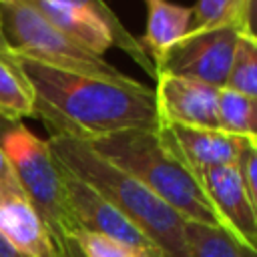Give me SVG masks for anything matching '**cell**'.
<instances>
[{"label": "cell", "mask_w": 257, "mask_h": 257, "mask_svg": "<svg viewBox=\"0 0 257 257\" xmlns=\"http://www.w3.org/2000/svg\"><path fill=\"white\" fill-rule=\"evenodd\" d=\"M34 92V116L52 135L94 141L128 128H157L155 90L131 76L52 68L12 52Z\"/></svg>", "instance_id": "6da1fadb"}, {"label": "cell", "mask_w": 257, "mask_h": 257, "mask_svg": "<svg viewBox=\"0 0 257 257\" xmlns=\"http://www.w3.org/2000/svg\"><path fill=\"white\" fill-rule=\"evenodd\" d=\"M46 143L54 161L120 211L155 245L161 257H187L185 219L141 181L100 157L86 141L50 135Z\"/></svg>", "instance_id": "7a4b0ae2"}, {"label": "cell", "mask_w": 257, "mask_h": 257, "mask_svg": "<svg viewBox=\"0 0 257 257\" xmlns=\"http://www.w3.org/2000/svg\"><path fill=\"white\" fill-rule=\"evenodd\" d=\"M86 143L100 157L141 181L185 221L219 225L199 177L183 159L165 124L118 131Z\"/></svg>", "instance_id": "3957f363"}, {"label": "cell", "mask_w": 257, "mask_h": 257, "mask_svg": "<svg viewBox=\"0 0 257 257\" xmlns=\"http://www.w3.org/2000/svg\"><path fill=\"white\" fill-rule=\"evenodd\" d=\"M0 149L12 167L22 195L58 245L74 231V223L66 207L62 173L48 143L26 128L22 120H0Z\"/></svg>", "instance_id": "277c9868"}, {"label": "cell", "mask_w": 257, "mask_h": 257, "mask_svg": "<svg viewBox=\"0 0 257 257\" xmlns=\"http://www.w3.org/2000/svg\"><path fill=\"white\" fill-rule=\"evenodd\" d=\"M0 32L12 52L46 66L94 76H124L100 54L52 26L30 4H0Z\"/></svg>", "instance_id": "5b68a950"}, {"label": "cell", "mask_w": 257, "mask_h": 257, "mask_svg": "<svg viewBox=\"0 0 257 257\" xmlns=\"http://www.w3.org/2000/svg\"><path fill=\"white\" fill-rule=\"evenodd\" d=\"M241 32L245 30L231 24L205 30H189L155 62V76L161 72L177 74L201 80L215 88H223Z\"/></svg>", "instance_id": "8992f818"}, {"label": "cell", "mask_w": 257, "mask_h": 257, "mask_svg": "<svg viewBox=\"0 0 257 257\" xmlns=\"http://www.w3.org/2000/svg\"><path fill=\"white\" fill-rule=\"evenodd\" d=\"M60 173H62V185L66 195V207L74 223V229L100 233L124 245H131L135 249H141L147 253H159L155 245L92 187H88L86 183H82L80 179L64 171L62 167H60Z\"/></svg>", "instance_id": "52a82bcc"}, {"label": "cell", "mask_w": 257, "mask_h": 257, "mask_svg": "<svg viewBox=\"0 0 257 257\" xmlns=\"http://www.w3.org/2000/svg\"><path fill=\"white\" fill-rule=\"evenodd\" d=\"M155 100L161 124H183L217 128L219 88L195 78L177 74H157Z\"/></svg>", "instance_id": "ba28073f"}, {"label": "cell", "mask_w": 257, "mask_h": 257, "mask_svg": "<svg viewBox=\"0 0 257 257\" xmlns=\"http://www.w3.org/2000/svg\"><path fill=\"white\" fill-rule=\"evenodd\" d=\"M199 183L219 225L247 247L257 249V205L249 199L237 169L233 165L207 169L199 175Z\"/></svg>", "instance_id": "9c48e42d"}, {"label": "cell", "mask_w": 257, "mask_h": 257, "mask_svg": "<svg viewBox=\"0 0 257 257\" xmlns=\"http://www.w3.org/2000/svg\"><path fill=\"white\" fill-rule=\"evenodd\" d=\"M0 235L22 257H60L56 241L22 191H0Z\"/></svg>", "instance_id": "30bf717a"}, {"label": "cell", "mask_w": 257, "mask_h": 257, "mask_svg": "<svg viewBox=\"0 0 257 257\" xmlns=\"http://www.w3.org/2000/svg\"><path fill=\"white\" fill-rule=\"evenodd\" d=\"M165 126L169 128L183 159L197 177L207 169L233 165L241 149L249 141H257V139L229 135L219 128L183 126V124H165Z\"/></svg>", "instance_id": "8fae6325"}, {"label": "cell", "mask_w": 257, "mask_h": 257, "mask_svg": "<svg viewBox=\"0 0 257 257\" xmlns=\"http://www.w3.org/2000/svg\"><path fill=\"white\" fill-rule=\"evenodd\" d=\"M26 4L36 8L60 32L72 36L74 40L82 42L84 46H88L100 56L104 54L106 48L114 46V38L106 28V24L80 8H74L64 2H56V0H28Z\"/></svg>", "instance_id": "7c38bea8"}, {"label": "cell", "mask_w": 257, "mask_h": 257, "mask_svg": "<svg viewBox=\"0 0 257 257\" xmlns=\"http://www.w3.org/2000/svg\"><path fill=\"white\" fill-rule=\"evenodd\" d=\"M191 20L193 6H181L167 0H157L147 6V28L139 42L153 66L169 46L191 30Z\"/></svg>", "instance_id": "4fadbf2b"}, {"label": "cell", "mask_w": 257, "mask_h": 257, "mask_svg": "<svg viewBox=\"0 0 257 257\" xmlns=\"http://www.w3.org/2000/svg\"><path fill=\"white\" fill-rule=\"evenodd\" d=\"M34 116V92L0 32V120Z\"/></svg>", "instance_id": "5bb4252c"}, {"label": "cell", "mask_w": 257, "mask_h": 257, "mask_svg": "<svg viewBox=\"0 0 257 257\" xmlns=\"http://www.w3.org/2000/svg\"><path fill=\"white\" fill-rule=\"evenodd\" d=\"M183 235L187 257H257V249L247 247L221 225L185 221Z\"/></svg>", "instance_id": "9a60e30c"}, {"label": "cell", "mask_w": 257, "mask_h": 257, "mask_svg": "<svg viewBox=\"0 0 257 257\" xmlns=\"http://www.w3.org/2000/svg\"><path fill=\"white\" fill-rule=\"evenodd\" d=\"M255 0H197L193 6L191 30H205L215 26H239L245 32L253 28Z\"/></svg>", "instance_id": "2e32d148"}, {"label": "cell", "mask_w": 257, "mask_h": 257, "mask_svg": "<svg viewBox=\"0 0 257 257\" xmlns=\"http://www.w3.org/2000/svg\"><path fill=\"white\" fill-rule=\"evenodd\" d=\"M217 128L229 135L257 139V98L231 88H219Z\"/></svg>", "instance_id": "e0dca14e"}, {"label": "cell", "mask_w": 257, "mask_h": 257, "mask_svg": "<svg viewBox=\"0 0 257 257\" xmlns=\"http://www.w3.org/2000/svg\"><path fill=\"white\" fill-rule=\"evenodd\" d=\"M56 2H64V4H70L74 8H80L84 12H88L90 16H94L96 20L104 22L106 28L110 30L112 38H114V46L120 48L122 52H126L141 68H145L147 74H151L155 78V66L153 62L149 60V56L145 54L139 38H135L124 26L122 22L118 20V16L114 14V10L104 2V0H56Z\"/></svg>", "instance_id": "ac0fdd59"}, {"label": "cell", "mask_w": 257, "mask_h": 257, "mask_svg": "<svg viewBox=\"0 0 257 257\" xmlns=\"http://www.w3.org/2000/svg\"><path fill=\"white\" fill-rule=\"evenodd\" d=\"M225 88L257 98V36L255 32L239 34Z\"/></svg>", "instance_id": "d6986e66"}, {"label": "cell", "mask_w": 257, "mask_h": 257, "mask_svg": "<svg viewBox=\"0 0 257 257\" xmlns=\"http://www.w3.org/2000/svg\"><path fill=\"white\" fill-rule=\"evenodd\" d=\"M66 239H70L76 245L82 257H161L159 253H147L131 245H124L112 237L84 229H74Z\"/></svg>", "instance_id": "ffe728a7"}, {"label": "cell", "mask_w": 257, "mask_h": 257, "mask_svg": "<svg viewBox=\"0 0 257 257\" xmlns=\"http://www.w3.org/2000/svg\"><path fill=\"white\" fill-rule=\"evenodd\" d=\"M233 167L249 195V199L257 205V141H249L241 153L237 155Z\"/></svg>", "instance_id": "44dd1931"}, {"label": "cell", "mask_w": 257, "mask_h": 257, "mask_svg": "<svg viewBox=\"0 0 257 257\" xmlns=\"http://www.w3.org/2000/svg\"><path fill=\"white\" fill-rule=\"evenodd\" d=\"M0 191H20L16 177L12 173V167L2 149H0Z\"/></svg>", "instance_id": "7402d4cb"}, {"label": "cell", "mask_w": 257, "mask_h": 257, "mask_svg": "<svg viewBox=\"0 0 257 257\" xmlns=\"http://www.w3.org/2000/svg\"><path fill=\"white\" fill-rule=\"evenodd\" d=\"M58 251H60V257H82L80 251L76 249V245L70 239H62L58 243Z\"/></svg>", "instance_id": "603a6c76"}, {"label": "cell", "mask_w": 257, "mask_h": 257, "mask_svg": "<svg viewBox=\"0 0 257 257\" xmlns=\"http://www.w3.org/2000/svg\"><path fill=\"white\" fill-rule=\"evenodd\" d=\"M0 257H22V255L0 235Z\"/></svg>", "instance_id": "cb8c5ba5"}, {"label": "cell", "mask_w": 257, "mask_h": 257, "mask_svg": "<svg viewBox=\"0 0 257 257\" xmlns=\"http://www.w3.org/2000/svg\"><path fill=\"white\" fill-rule=\"evenodd\" d=\"M28 0H0V4H26Z\"/></svg>", "instance_id": "d4e9b609"}, {"label": "cell", "mask_w": 257, "mask_h": 257, "mask_svg": "<svg viewBox=\"0 0 257 257\" xmlns=\"http://www.w3.org/2000/svg\"><path fill=\"white\" fill-rule=\"evenodd\" d=\"M153 2H157V0H145V4L149 6V4H153Z\"/></svg>", "instance_id": "484cf974"}]
</instances>
